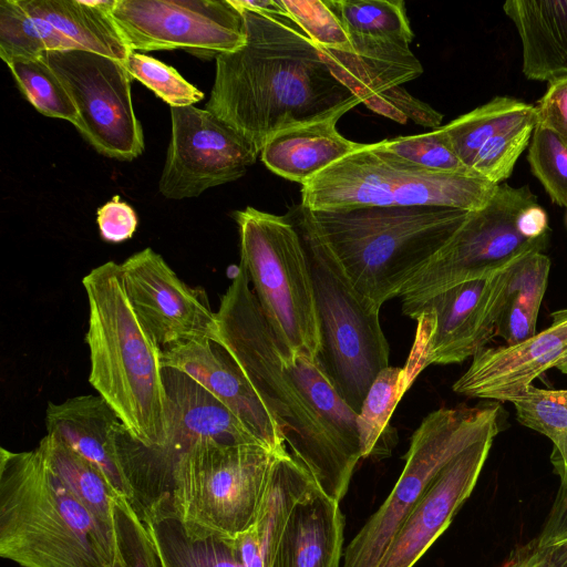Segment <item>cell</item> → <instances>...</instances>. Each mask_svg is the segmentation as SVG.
I'll return each mask as SVG.
<instances>
[{
    "instance_id": "obj_1",
    "label": "cell",
    "mask_w": 567,
    "mask_h": 567,
    "mask_svg": "<svg viewBox=\"0 0 567 567\" xmlns=\"http://www.w3.org/2000/svg\"><path fill=\"white\" fill-rule=\"evenodd\" d=\"M240 11L246 41L216 58L206 110L259 154L275 134L341 117L361 103L337 80L318 47L289 18Z\"/></svg>"
},
{
    "instance_id": "obj_2",
    "label": "cell",
    "mask_w": 567,
    "mask_h": 567,
    "mask_svg": "<svg viewBox=\"0 0 567 567\" xmlns=\"http://www.w3.org/2000/svg\"><path fill=\"white\" fill-rule=\"evenodd\" d=\"M246 269L237 267L220 298L217 342L238 364L269 410L289 453L310 473L319 488L338 503L344 497L357 464L282 361Z\"/></svg>"
},
{
    "instance_id": "obj_3",
    "label": "cell",
    "mask_w": 567,
    "mask_h": 567,
    "mask_svg": "<svg viewBox=\"0 0 567 567\" xmlns=\"http://www.w3.org/2000/svg\"><path fill=\"white\" fill-rule=\"evenodd\" d=\"M470 213L433 206L323 212L299 205L288 216L326 247L359 296L380 310L400 297Z\"/></svg>"
},
{
    "instance_id": "obj_4",
    "label": "cell",
    "mask_w": 567,
    "mask_h": 567,
    "mask_svg": "<svg viewBox=\"0 0 567 567\" xmlns=\"http://www.w3.org/2000/svg\"><path fill=\"white\" fill-rule=\"evenodd\" d=\"M82 285L89 302V382L133 440L146 447H162L169 413L163 349L134 311L120 264L106 261L93 268Z\"/></svg>"
},
{
    "instance_id": "obj_5",
    "label": "cell",
    "mask_w": 567,
    "mask_h": 567,
    "mask_svg": "<svg viewBox=\"0 0 567 567\" xmlns=\"http://www.w3.org/2000/svg\"><path fill=\"white\" fill-rule=\"evenodd\" d=\"M0 556L21 567H113L115 539L37 447H1Z\"/></svg>"
},
{
    "instance_id": "obj_6",
    "label": "cell",
    "mask_w": 567,
    "mask_h": 567,
    "mask_svg": "<svg viewBox=\"0 0 567 567\" xmlns=\"http://www.w3.org/2000/svg\"><path fill=\"white\" fill-rule=\"evenodd\" d=\"M499 185L472 172H433L399 157L379 142L337 161L301 187L311 210L433 206L476 212Z\"/></svg>"
},
{
    "instance_id": "obj_7",
    "label": "cell",
    "mask_w": 567,
    "mask_h": 567,
    "mask_svg": "<svg viewBox=\"0 0 567 567\" xmlns=\"http://www.w3.org/2000/svg\"><path fill=\"white\" fill-rule=\"evenodd\" d=\"M548 216L527 185L501 184L481 210L471 212L451 240L403 287L402 312L456 285L491 277L516 260L543 252Z\"/></svg>"
},
{
    "instance_id": "obj_8",
    "label": "cell",
    "mask_w": 567,
    "mask_h": 567,
    "mask_svg": "<svg viewBox=\"0 0 567 567\" xmlns=\"http://www.w3.org/2000/svg\"><path fill=\"white\" fill-rule=\"evenodd\" d=\"M240 262L284 361L316 358L320 338L312 282L300 234L288 215L246 207L234 213Z\"/></svg>"
},
{
    "instance_id": "obj_9",
    "label": "cell",
    "mask_w": 567,
    "mask_h": 567,
    "mask_svg": "<svg viewBox=\"0 0 567 567\" xmlns=\"http://www.w3.org/2000/svg\"><path fill=\"white\" fill-rule=\"evenodd\" d=\"M280 454L259 444L198 441L175 461L157 504L185 523L237 538L255 524Z\"/></svg>"
},
{
    "instance_id": "obj_10",
    "label": "cell",
    "mask_w": 567,
    "mask_h": 567,
    "mask_svg": "<svg viewBox=\"0 0 567 567\" xmlns=\"http://www.w3.org/2000/svg\"><path fill=\"white\" fill-rule=\"evenodd\" d=\"M296 227L307 255L319 327L315 360L340 396L359 413L372 382L389 367L380 310L359 296L340 265L312 234Z\"/></svg>"
},
{
    "instance_id": "obj_11",
    "label": "cell",
    "mask_w": 567,
    "mask_h": 567,
    "mask_svg": "<svg viewBox=\"0 0 567 567\" xmlns=\"http://www.w3.org/2000/svg\"><path fill=\"white\" fill-rule=\"evenodd\" d=\"M501 406L442 408L414 431L393 489L344 550L342 567H378L396 529L440 471L466 447L498 434Z\"/></svg>"
},
{
    "instance_id": "obj_12",
    "label": "cell",
    "mask_w": 567,
    "mask_h": 567,
    "mask_svg": "<svg viewBox=\"0 0 567 567\" xmlns=\"http://www.w3.org/2000/svg\"><path fill=\"white\" fill-rule=\"evenodd\" d=\"M163 379L169 405L165 445L146 447L124 427L117 440L121 464L134 494L132 504L140 514L164 498L175 461L194 443L213 440L261 445L224 403L187 374L164 368Z\"/></svg>"
},
{
    "instance_id": "obj_13",
    "label": "cell",
    "mask_w": 567,
    "mask_h": 567,
    "mask_svg": "<svg viewBox=\"0 0 567 567\" xmlns=\"http://www.w3.org/2000/svg\"><path fill=\"white\" fill-rule=\"evenodd\" d=\"M59 76L76 112L74 125L101 154L132 161L144 151V136L124 62L86 50L48 51L41 56Z\"/></svg>"
},
{
    "instance_id": "obj_14",
    "label": "cell",
    "mask_w": 567,
    "mask_h": 567,
    "mask_svg": "<svg viewBox=\"0 0 567 567\" xmlns=\"http://www.w3.org/2000/svg\"><path fill=\"white\" fill-rule=\"evenodd\" d=\"M111 16L135 52L185 49L216 60L246 41L243 13L230 0H115Z\"/></svg>"
},
{
    "instance_id": "obj_15",
    "label": "cell",
    "mask_w": 567,
    "mask_h": 567,
    "mask_svg": "<svg viewBox=\"0 0 567 567\" xmlns=\"http://www.w3.org/2000/svg\"><path fill=\"white\" fill-rule=\"evenodd\" d=\"M341 49L319 48L337 80L374 113L405 124L441 127L443 115L414 97L403 85L423 73L410 43L349 34Z\"/></svg>"
},
{
    "instance_id": "obj_16",
    "label": "cell",
    "mask_w": 567,
    "mask_h": 567,
    "mask_svg": "<svg viewBox=\"0 0 567 567\" xmlns=\"http://www.w3.org/2000/svg\"><path fill=\"white\" fill-rule=\"evenodd\" d=\"M172 135L159 178L168 199L197 197L243 177L259 153L206 109L171 107Z\"/></svg>"
},
{
    "instance_id": "obj_17",
    "label": "cell",
    "mask_w": 567,
    "mask_h": 567,
    "mask_svg": "<svg viewBox=\"0 0 567 567\" xmlns=\"http://www.w3.org/2000/svg\"><path fill=\"white\" fill-rule=\"evenodd\" d=\"M493 277L456 285L402 312L417 320L415 342L403 368L409 388L425 367L461 363L495 337Z\"/></svg>"
},
{
    "instance_id": "obj_18",
    "label": "cell",
    "mask_w": 567,
    "mask_h": 567,
    "mask_svg": "<svg viewBox=\"0 0 567 567\" xmlns=\"http://www.w3.org/2000/svg\"><path fill=\"white\" fill-rule=\"evenodd\" d=\"M121 265L122 281L134 311L163 349L192 341L217 342V319L205 291L186 285L152 248Z\"/></svg>"
},
{
    "instance_id": "obj_19",
    "label": "cell",
    "mask_w": 567,
    "mask_h": 567,
    "mask_svg": "<svg viewBox=\"0 0 567 567\" xmlns=\"http://www.w3.org/2000/svg\"><path fill=\"white\" fill-rule=\"evenodd\" d=\"M496 434L449 462L401 523L378 567H413L451 524L473 492Z\"/></svg>"
},
{
    "instance_id": "obj_20",
    "label": "cell",
    "mask_w": 567,
    "mask_h": 567,
    "mask_svg": "<svg viewBox=\"0 0 567 567\" xmlns=\"http://www.w3.org/2000/svg\"><path fill=\"white\" fill-rule=\"evenodd\" d=\"M567 355V309L551 313V323L532 338L511 346L483 348L453 384L470 398L509 402Z\"/></svg>"
},
{
    "instance_id": "obj_21",
    "label": "cell",
    "mask_w": 567,
    "mask_h": 567,
    "mask_svg": "<svg viewBox=\"0 0 567 567\" xmlns=\"http://www.w3.org/2000/svg\"><path fill=\"white\" fill-rule=\"evenodd\" d=\"M163 368L178 370L224 403L268 450L287 451L276 420L228 352L212 340L163 350Z\"/></svg>"
},
{
    "instance_id": "obj_22",
    "label": "cell",
    "mask_w": 567,
    "mask_h": 567,
    "mask_svg": "<svg viewBox=\"0 0 567 567\" xmlns=\"http://www.w3.org/2000/svg\"><path fill=\"white\" fill-rule=\"evenodd\" d=\"M44 423L47 434L95 465L116 495L133 503V489L118 454L117 439L123 424L103 398L85 394L60 403L50 402Z\"/></svg>"
},
{
    "instance_id": "obj_23",
    "label": "cell",
    "mask_w": 567,
    "mask_h": 567,
    "mask_svg": "<svg viewBox=\"0 0 567 567\" xmlns=\"http://www.w3.org/2000/svg\"><path fill=\"white\" fill-rule=\"evenodd\" d=\"M344 518L318 485L293 507L268 567H340Z\"/></svg>"
},
{
    "instance_id": "obj_24",
    "label": "cell",
    "mask_w": 567,
    "mask_h": 567,
    "mask_svg": "<svg viewBox=\"0 0 567 567\" xmlns=\"http://www.w3.org/2000/svg\"><path fill=\"white\" fill-rule=\"evenodd\" d=\"M503 10L522 42L523 74L546 82L567 76V0H508Z\"/></svg>"
},
{
    "instance_id": "obj_25",
    "label": "cell",
    "mask_w": 567,
    "mask_h": 567,
    "mask_svg": "<svg viewBox=\"0 0 567 567\" xmlns=\"http://www.w3.org/2000/svg\"><path fill=\"white\" fill-rule=\"evenodd\" d=\"M339 116L284 130L268 140L260 157L268 169L301 185L362 146L337 130Z\"/></svg>"
},
{
    "instance_id": "obj_26",
    "label": "cell",
    "mask_w": 567,
    "mask_h": 567,
    "mask_svg": "<svg viewBox=\"0 0 567 567\" xmlns=\"http://www.w3.org/2000/svg\"><path fill=\"white\" fill-rule=\"evenodd\" d=\"M317 483L289 453L278 455L255 524L237 537L246 567H268L291 512Z\"/></svg>"
},
{
    "instance_id": "obj_27",
    "label": "cell",
    "mask_w": 567,
    "mask_h": 567,
    "mask_svg": "<svg viewBox=\"0 0 567 567\" xmlns=\"http://www.w3.org/2000/svg\"><path fill=\"white\" fill-rule=\"evenodd\" d=\"M140 517L162 567H246L237 538L185 523L166 504L154 505Z\"/></svg>"
},
{
    "instance_id": "obj_28",
    "label": "cell",
    "mask_w": 567,
    "mask_h": 567,
    "mask_svg": "<svg viewBox=\"0 0 567 567\" xmlns=\"http://www.w3.org/2000/svg\"><path fill=\"white\" fill-rule=\"evenodd\" d=\"M33 18L44 21L74 49L125 62L131 49L121 35L111 11L115 0H18Z\"/></svg>"
},
{
    "instance_id": "obj_29",
    "label": "cell",
    "mask_w": 567,
    "mask_h": 567,
    "mask_svg": "<svg viewBox=\"0 0 567 567\" xmlns=\"http://www.w3.org/2000/svg\"><path fill=\"white\" fill-rule=\"evenodd\" d=\"M550 259L529 254L494 275L498 308L495 337L506 346L523 342L536 332L537 317L547 288Z\"/></svg>"
},
{
    "instance_id": "obj_30",
    "label": "cell",
    "mask_w": 567,
    "mask_h": 567,
    "mask_svg": "<svg viewBox=\"0 0 567 567\" xmlns=\"http://www.w3.org/2000/svg\"><path fill=\"white\" fill-rule=\"evenodd\" d=\"M37 449L73 495L114 536L113 503L117 495L103 473L53 435L45 434Z\"/></svg>"
},
{
    "instance_id": "obj_31",
    "label": "cell",
    "mask_w": 567,
    "mask_h": 567,
    "mask_svg": "<svg viewBox=\"0 0 567 567\" xmlns=\"http://www.w3.org/2000/svg\"><path fill=\"white\" fill-rule=\"evenodd\" d=\"M533 117H536L534 105L511 96H495L441 126V130L460 161L470 169L485 143Z\"/></svg>"
},
{
    "instance_id": "obj_32",
    "label": "cell",
    "mask_w": 567,
    "mask_h": 567,
    "mask_svg": "<svg viewBox=\"0 0 567 567\" xmlns=\"http://www.w3.org/2000/svg\"><path fill=\"white\" fill-rule=\"evenodd\" d=\"M284 363L346 453L358 464L362 458L358 413L340 396L313 358L298 353L291 361H284Z\"/></svg>"
},
{
    "instance_id": "obj_33",
    "label": "cell",
    "mask_w": 567,
    "mask_h": 567,
    "mask_svg": "<svg viewBox=\"0 0 567 567\" xmlns=\"http://www.w3.org/2000/svg\"><path fill=\"white\" fill-rule=\"evenodd\" d=\"M509 402L522 425L553 442L550 461L555 471L567 470V390L539 389L532 384Z\"/></svg>"
},
{
    "instance_id": "obj_34",
    "label": "cell",
    "mask_w": 567,
    "mask_h": 567,
    "mask_svg": "<svg viewBox=\"0 0 567 567\" xmlns=\"http://www.w3.org/2000/svg\"><path fill=\"white\" fill-rule=\"evenodd\" d=\"M72 49L74 47L55 29L28 14L18 0L0 1V56L4 62Z\"/></svg>"
},
{
    "instance_id": "obj_35",
    "label": "cell",
    "mask_w": 567,
    "mask_h": 567,
    "mask_svg": "<svg viewBox=\"0 0 567 567\" xmlns=\"http://www.w3.org/2000/svg\"><path fill=\"white\" fill-rule=\"evenodd\" d=\"M349 34L410 43L414 33L402 0H330Z\"/></svg>"
},
{
    "instance_id": "obj_36",
    "label": "cell",
    "mask_w": 567,
    "mask_h": 567,
    "mask_svg": "<svg viewBox=\"0 0 567 567\" xmlns=\"http://www.w3.org/2000/svg\"><path fill=\"white\" fill-rule=\"evenodd\" d=\"M25 99L43 115L78 122L66 89L42 58H16L6 62Z\"/></svg>"
},
{
    "instance_id": "obj_37",
    "label": "cell",
    "mask_w": 567,
    "mask_h": 567,
    "mask_svg": "<svg viewBox=\"0 0 567 567\" xmlns=\"http://www.w3.org/2000/svg\"><path fill=\"white\" fill-rule=\"evenodd\" d=\"M408 389L404 369L398 367L383 369L372 382L357 420L362 458L374 451Z\"/></svg>"
},
{
    "instance_id": "obj_38",
    "label": "cell",
    "mask_w": 567,
    "mask_h": 567,
    "mask_svg": "<svg viewBox=\"0 0 567 567\" xmlns=\"http://www.w3.org/2000/svg\"><path fill=\"white\" fill-rule=\"evenodd\" d=\"M113 526L115 539L113 567H162L150 532L128 499L115 497Z\"/></svg>"
},
{
    "instance_id": "obj_39",
    "label": "cell",
    "mask_w": 567,
    "mask_h": 567,
    "mask_svg": "<svg viewBox=\"0 0 567 567\" xmlns=\"http://www.w3.org/2000/svg\"><path fill=\"white\" fill-rule=\"evenodd\" d=\"M527 161L530 172L551 200L567 207V143L553 131L536 124Z\"/></svg>"
},
{
    "instance_id": "obj_40",
    "label": "cell",
    "mask_w": 567,
    "mask_h": 567,
    "mask_svg": "<svg viewBox=\"0 0 567 567\" xmlns=\"http://www.w3.org/2000/svg\"><path fill=\"white\" fill-rule=\"evenodd\" d=\"M535 126L533 117L494 136L480 148L470 169L492 183L503 184L529 145Z\"/></svg>"
},
{
    "instance_id": "obj_41",
    "label": "cell",
    "mask_w": 567,
    "mask_h": 567,
    "mask_svg": "<svg viewBox=\"0 0 567 567\" xmlns=\"http://www.w3.org/2000/svg\"><path fill=\"white\" fill-rule=\"evenodd\" d=\"M124 64L132 79L144 84L171 107L189 106L204 97V93L174 68L153 56L132 51Z\"/></svg>"
},
{
    "instance_id": "obj_42",
    "label": "cell",
    "mask_w": 567,
    "mask_h": 567,
    "mask_svg": "<svg viewBox=\"0 0 567 567\" xmlns=\"http://www.w3.org/2000/svg\"><path fill=\"white\" fill-rule=\"evenodd\" d=\"M379 144L409 163L429 171L472 172L454 153L441 127L417 135L383 140Z\"/></svg>"
},
{
    "instance_id": "obj_43",
    "label": "cell",
    "mask_w": 567,
    "mask_h": 567,
    "mask_svg": "<svg viewBox=\"0 0 567 567\" xmlns=\"http://www.w3.org/2000/svg\"><path fill=\"white\" fill-rule=\"evenodd\" d=\"M287 17L319 48L341 49L350 35L330 0H281Z\"/></svg>"
},
{
    "instance_id": "obj_44",
    "label": "cell",
    "mask_w": 567,
    "mask_h": 567,
    "mask_svg": "<svg viewBox=\"0 0 567 567\" xmlns=\"http://www.w3.org/2000/svg\"><path fill=\"white\" fill-rule=\"evenodd\" d=\"M555 472L560 477V486L548 517L535 538L539 546L556 550L567 565V470Z\"/></svg>"
},
{
    "instance_id": "obj_45",
    "label": "cell",
    "mask_w": 567,
    "mask_h": 567,
    "mask_svg": "<svg viewBox=\"0 0 567 567\" xmlns=\"http://www.w3.org/2000/svg\"><path fill=\"white\" fill-rule=\"evenodd\" d=\"M535 107L539 124L567 143V76L548 82L547 90Z\"/></svg>"
},
{
    "instance_id": "obj_46",
    "label": "cell",
    "mask_w": 567,
    "mask_h": 567,
    "mask_svg": "<svg viewBox=\"0 0 567 567\" xmlns=\"http://www.w3.org/2000/svg\"><path fill=\"white\" fill-rule=\"evenodd\" d=\"M96 221L102 239L113 244L132 238L137 227L135 210L118 196L97 209Z\"/></svg>"
},
{
    "instance_id": "obj_47",
    "label": "cell",
    "mask_w": 567,
    "mask_h": 567,
    "mask_svg": "<svg viewBox=\"0 0 567 567\" xmlns=\"http://www.w3.org/2000/svg\"><path fill=\"white\" fill-rule=\"evenodd\" d=\"M499 567H566L559 556L536 539L515 548Z\"/></svg>"
},
{
    "instance_id": "obj_48",
    "label": "cell",
    "mask_w": 567,
    "mask_h": 567,
    "mask_svg": "<svg viewBox=\"0 0 567 567\" xmlns=\"http://www.w3.org/2000/svg\"><path fill=\"white\" fill-rule=\"evenodd\" d=\"M230 2L240 10L288 18L281 0H230Z\"/></svg>"
},
{
    "instance_id": "obj_49",
    "label": "cell",
    "mask_w": 567,
    "mask_h": 567,
    "mask_svg": "<svg viewBox=\"0 0 567 567\" xmlns=\"http://www.w3.org/2000/svg\"><path fill=\"white\" fill-rule=\"evenodd\" d=\"M555 368H556L557 370H559L560 372H563V373L567 374V355H566L564 359H561V360H560V361L555 365Z\"/></svg>"
}]
</instances>
